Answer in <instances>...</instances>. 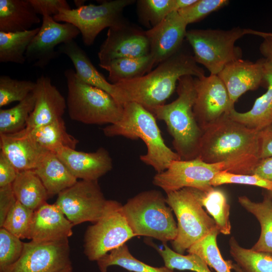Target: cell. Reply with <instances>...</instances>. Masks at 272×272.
Listing matches in <instances>:
<instances>
[{"mask_svg": "<svg viewBox=\"0 0 272 272\" xmlns=\"http://www.w3.org/2000/svg\"><path fill=\"white\" fill-rule=\"evenodd\" d=\"M213 187L224 184H239L254 185L272 190V182L254 174H236L222 171L217 174L210 183Z\"/></svg>", "mask_w": 272, "mask_h": 272, "instance_id": "cell-43", "label": "cell"}, {"mask_svg": "<svg viewBox=\"0 0 272 272\" xmlns=\"http://www.w3.org/2000/svg\"><path fill=\"white\" fill-rule=\"evenodd\" d=\"M227 0H196L193 4L178 11L187 25L198 22L229 3Z\"/></svg>", "mask_w": 272, "mask_h": 272, "instance_id": "cell-42", "label": "cell"}, {"mask_svg": "<svg viewBox=\"0 0 272 272\" xmlns=\"http://www.w3.org/2000/svg\"><path fill=\"white\" fill-rule=\"evenodd\" d=\"M35 96L33 92L12 108L0 110V134L17 132L26 127L33 111Z\"/></svg>", "mask_w": 272, "mask_h": 272, "instance_id": "cell-35", "label": "cell"}, {"mask_svg": "<svg viewBox=\"0 0 272 272\" xmlns=\"http://www.w3.org/2000/svg\"><path fill=\"white\" fill-rule=\"evenodd\" d=\"M137 6L140 21L151 28L176 11L175 0H140L137 1Z\"/></svg>", "mask_w": 272, "mask_h": 272, "instance_id": "cell-38", "label": "cell"}, {"mask_svg": "<svg viewBox=\"0 0 272 272\" xmlns=\"http://www.w3.org/2000/svg\"><path fill=\"white\" fill-rule=\"evenodd\" d=\"M230 267L231 269H233L236 272H243L236 263L231 262Z\"/></svg>", "mask_w": 272, "mask_h": 272, "instance_id": "cell-51", "label": "cell"}, {"mask_svg": "<svg viewBox=\"0 0 272 272\" xmlns=\"http://www.w3.org/2000/svg\"><path fill=\"white\" fill-rule=\"evenodd\" d=\"M25 128L43 149L54 153L63 147L75 149L79 142L67 132L62 118L37 127Z\"/></svg>", "mask_w": 272, "mask_h": 272, "instance_id": "cell-28", "label": "cell"}, {"mask_svg": "<svg viewBox=\"0 0 272 272\" xmlns=\"http://www.w3.org/2000/svg\"><path fill=\"white\" fill-rule=\"evenodd\" d=\"M272 156V125L260 131V158Z\"/></svg>", "mask_w": 272, "mask_h": 272, "instance_id": "cell-47", "label": "cell"}, {"mask_svg": "<svg viewBox=\"0 0 272 272\" xmlns=\"http://www.w3.org/2000/svg\"><path fill=\"white\" fill-rule=\"evenodd\" d=\"M264 80L267 91L256 99L250 110L239 112L233 108L229 113L233 120L259 131L272 125V62L265 58Z\"/></svg>", "mask_w": 272, "mask_h": 272, "instance_id": "cell-24", "label": "cell"}, {"mask_svg": "<svg viewBox=\"0 0 272 272\" xmlns=\"http://www.w3.org/2000/svg\"><path fill=\"white\" fill-rule=\"evenodd\" d=\"M103 131L109 137L141 139L146 144L147 151L140 156V160L152 166L157 173L166 170L173 161L181 160L166 145L153 114L136 102L124 104L121 118L116 123L105 127Z\"/></svg>", "mask_w": 272, "mask_h": 272, "instance_id": "cell-3", "label": "cell"}, {"mask_svg": "<svg viewBox=\"0 0 272 272\" xmlns=\"http://www.w3.org/2000/svg\"><path fill=\"white\" fill-rule=\"evenodd\" d=\"M187 25L178 12L174 11L158 25L146 31L150 43V54L155 65L181 49Z\"/></svg>", "mask_w": 272, "mask_h": 272, "instance_id": "cell-17", "label": "cell"}, {"mask_svg": "<svg viewBox=\"0 0 272 272\" xmlns=\"http://www.w3.org/2000/svg\"><path fill=\"white\" fill-rule=\"evenodd\" d=\"M64 75L67 87L66 106L70 117L87 124H112L123 113V105L104 91L87 84L72 69Z\"/></svg>", "mask_w": 272, "mask_h": 272, "instance_id": "cell-6", "label": "cell"}, {"mask_svg": "<svg viewBox=\"0 0 272 272\" xmlns=\"http://www.w3.org/2000/svg\"><path fill=\"white\" fill-rule=\"evenodd\" d=\"M224 168L223 163H208L197 157L175 160L166 170L154 176L153 183L166 193L185 187L206 192L213 187L211 180L219 172L224 171Z\"/></svg>", "mask_w": 272, "mask_h": 272, "instance_id": "cell-12", "label": "cell"}, {"mask_svg": "<svg viewBox=\"0 0 272 272\" xmlns=\"http://www.w3.org/2000/svg\"><path fill=\"white\" fill-rule=\"evenodd\" d=\"M73 226L54 203L45 202L34 211L27 239L43 242L68 238Z\"/></svg>", "mask_w": 272, "mask_h": 272, "instance_id": "cell-21", "label": "cell"}, {"mask_svg": "<svg viewBox=\"0 0 272 272\" xmlns=\"http://www.w3.org/2000/svg\"><path fill=\"white\" fill-rule=\"evenodd\" d=\"M57 51L60 54H63L69 57L74 64L77 75L82 81L107 92L120 104L123 105L125 103L121 90L116 84L107 81L74 40L60 45Z\"/></svg>", "mask_w": 272, "mask_h": 272, "instance_id": "cell-23", "label": "cell"}, {"mask_svg": "<svg viewBox=\"0 0 272 272\" xmlns=\"http://www.w3.org/2000/svg\"><path fill=\"white\" fill-rule=\"evenodd\" d=\"M33 170L49 196L58 194L78 181L56 154L49 151L44 155Z\"/></svg>", "mask_w": 272, "mask_h": 272, "instance_id": "cell-25", "label": "cell"}, {"mask_svg": "<svg viewBox=\"0 0 272 272\" xmlns=\"http://www.w3.org/2000/svg\"><path fill=\"white\" fill-rule=\"evenodd\" d=\"M154 247L162 257L165 266L174 270H191L195 272H211L207 263L197 255L188 253L187 255L179 254L163 244V249Z\"/></svg>", "mask_w": 272, "mask_h": 272, "instance_id": "cell-37", "label": "cell"}, {"mask_svg": "<svg viewBox=\"0 0 272 272\" xmlns=\"http://www.w3.org/2000/svg\"><path fill=\"white\" fill-rule=\"evenodd\" d=\"M36 13L43 16L53 17L63 10L71 9L65 0H29Z\"/></svg>", "mask_w": 272, "mask_h": 272, "instance_id": "cell-44", "label": "cell"}, {"mask_svg": "<svg viewBox=\"0 0 272 272\" xmlns=\"http://www.w3.org/2000/svg\"><path fill=\"white\" fill-rule=\"evenodd\" d=\"M35 96L34 109L28 119L26 128L42 126L62 118L66 101L51 79L42 75L36 81L33 91Z\"/></svg>", "mask_w": 272, "mask_h": 272, "instance_id": "cell-20", "label": "cell"}, {"mask_svg": "<svg viewBox=\"0 0 272 272\" xmlns=\"http://www.w3.org/2000/svg\"><path fill=\"white\" fill-rule=\"evenodd\" d=\"M80 34L70 23H60L52 17L43 16L41 26L26 52V61L34 66L44 68L60 54L56 46L74 40Z\"/></svg>", "mask_w": 272, "mask_h": 272, "instance_id": "cell-14", "label": "cell"}, {"mask_svg": "<svg viewBox=\"0 0 272 272\" xmlns=\"http://www.w3.org/2000/svg\"><path fill=\"white\" fill-rule=\"evenodd\" d=\"M229 244L230 254L243 272H272V254L244 248L233 236Z\"/></svg>", "mask_w": 272, "mask_h": 272, "instance_id": "cell-33", "label": "cell"}, {"mask_svg": "<svg viewBox=\"0 0 272 272\" xmlns=\"http://www.w3.org/2000/svg\"><path fill=\"white\" fill-rule=\"evenodd\" d=\"M185 76L199 78L205 76V71L193 55L180 49L143 77L115 84L121 90L126 103L136 102L151 111L165 104L180 78Z\"/></svg>", "mask_w": 272, "mask_h": 272, "instance_id": "cell-2", "label": "cell"}, {"mask_svg": "<svg viewBox=\"0 0 272 272\" xmlns=\"http://www.w3.org/2000/svg\"><path fill=\"white\" fill-rule=\"evenodd\" d=\"M203 191L185 187L166 193V202L177 220V234L171 242L173 250L183 254L193 244L216 229V224L203 208Z\"/></svg>", "mask_w": 272, "mask_h": 272, "instance_id": "cell-7", "label": "cell"}, {"mask_svg": "<svg viewBox=\"0 0 272 272\" xmlns=\"http://www.w3.org/2000/svg\"><path fill=\"white\" fill-rule=\"evenodd\" d=\"M238 202L256 217L260 225L259 238L251 249L272 254V198L265 195L261 202H255L246 196H241Z\"/></svg>", "mask_w": 272, "mask_h": 272, "instance_id": "cell-29", "label": "cell"}, {"mask_svg": "<svg viewBox=\"0 0 272 272\" xmlns=\"http://www.w3.org/2000/svg\"><path fill=\"white\" fill-rule=\"evenodd\" d=\"M107 200L98 180H81L60 192L54 204L75 226L98 221Z\"/></svg>", "mask_w": 272, "mask_h": 272, "instance_id": "cell-11", "label": "cell"}, {"mask_svg": "<svg viewBox=\"0 0 272 272\" xmlns=\"http://www.w3.org/2000/svg\"><path fill=\"white\" fill-rule=\"evenodd\" d=\"M18 171L5 155L0 151V187L12 184Z\"/></svg>", "mask_w": 272, "mask_h": 272, "instance_id": "cell-46", "label": "cell"}, {"mask_svg": "<svg viewBox=\"0 0 272 272\" xmlns=\"http://www.w3.org/2000/svg\"><path fill=\"white\" fill-rule=\"evenodd\" d=\"M267 35L271 36H272V33H267Z\"/></svg>", "mask_w": 272, "mask_h": 272, "instance_id": "cell-54", "label": "cell"}, {"mask_svg": "<svg viewBox=\"0 0 272 272\" xmlns=\"http://www.w3.org/2000/svg\"><path fill=\"white\" fill-rule=\"evenodd\" d=\"M24 242L4 228L0 229V272L15 263L23 252Z\"/></svg>", "mask_w": 272, "mask_h": 272, "instance_id": "cell-41", "label": "cell"}, {"mask_svg": "<svg viewBox=\"0 0 272 272\" xmlns=\"http://www.w3.org/2000/svg\"><path fill=\"white\" fill-rule=\"evenodd\" d=\"M39 30L36 27L23 32L0 31V62L24 64L28 47Z\"/></svg>", "mask_w": 272, "mask_h": 272, "instance_id": "cell-31", "label": "cell"}, {"mask_svg": "<svg viewBox=\"0 0 272 272\" xmlns=\"http://www.w3.org/2000/svg\"><path fill=\"white\" fill-rule=\"evenodd\" d=\"M68 238L24 242L19 259L4 272H54L71 264Z\"/></svg>", "mask_w": 272, "mask_h": 272, "instance_id": "cell-13", "label": "cell"}, {"mask_svg": "<svg viewBox=\"0 0 272 272\" xmlns=\"http://www.w3.org/2000/svg\"><path fill=\"white\" fill-rule=\"evenodd\" d=\"M178 97L174 101L159 106L150 112L166 123L173 138V145L181 160L197 158L202 130L193 111L196 97L194 79L191 76L180 78Z\"/></svg>", "mask_w": 272, "mask_h": 272, "instance_id": "cell-4", "label": "cell"}, {"mask_svg": "<svg viewBox=\"0 0 272 272\" xmlns=\"http://www.w3.org/2000/svg\"><path fill=\"white\" fill-rule=\"evenodd\" d=\"M34 212L17 200L8 212L2 227L20 239L27 238Z\"/></svg>", "mask_w": 272, "mask_h": 272, "instance_id": "cell-40", "label": "cell"}, {"mask_svg": "<svg viewBox=\"0 0 272 272\" xmlns=\"http://www.w3.org/2000/svg\"><path fill=\"white\" fill-rule=\"evenodd\" d=\"M54 272H73L72 264H70Z\"/></svg>", "mask_w": 272, "mask_h": 272, "instance_id": "cell-50", "label": "cell"}, {"mask_svg": "<svg viewBox=\"0 0 272 272\" xmlns=\"http://www.w3.org/2000/svg\"><path fill=\"white\" fill-rule=\"evenodd\" d=\"M36 82L19 80L7 75L0 77V107L21 102L33 92Z\"/></svg>", "mask_w": 272, "mask_h": 272, "instance_id": "cell-39", "label": "cell"}, {"mask_svg": "<svg viewBox=\"0 0 272 272\" xmlns=\"http://www.w3.org/2000/svg\"><path fill=\"white\" fill-rule=\"evenodd\" d=\"M0 147L18 172L34 170L47 152L31 138L26 128L14 133L0 134Z\"/></svg>", "mask_w": 272, "mask_h": 272, "instance_id": "cell-22", "label": "cell"}, {"mask_svg": "<svg viewBox=\"0 0 272 272\" xmlns=\"http://www.w3.org/2000/svg\"><path fill=\"white\" fill-rule=\"evenodd\" d=\"M101 272H107L111 265H118L133 272H174L165 265L154 267L135 258L129 252L126 243L114 249L97 261Z\"/></svg>", "mask_w": 272, "mask_h": 272, "instance_id": "cell-32", "label": "cell"}, {"mask_svg": "<svg viewBox=\"0 0 272 272\" xmlns=\"http://www.w3.org/2000/svg\"><path fill=\"white\" fill-rule=\"evenodd\" d=\"M85 1H80V0H75L74 1V4H75L76 6L77 7V8H80L84 5Z\"/></svg>", "mask_w": 272, "mask_h": 272, "instance_id": "cell-52", "label": "cell"}, {"mask_svg": "<svg viewBox=\"0 0 272 272\" xmlns=\"http://www.w3.org/2000/svg\"><path fill=\"white\" fill-rule=\"evenodd\" d=\"M55 154L77 179L98 180L113 167L109 153L102 147L89 153L63 147Z\"/></svg>", "mask_w": 272, "mask_h": 272, "instance_id": "cell-19", "label": "cell"}, {"mask_svg": "<svg viewBox=\"0 0 272 272\" xmlns=\"http://www.w3.org/2000/svg\"><path fill=\"white\" fill-rule=\"evenodd\" d=\"M264 58L256 62L239 59L226 65L218 75L225 85L231 105L248 91L254 90L264 83Z\"/></svg>", "mask_w": 272, "mask_h": 272, "instance_id": "cell-18", "label": "cell"}, {"mask_svg": "<svg viewBox=\"0 0 272 272\" xmlns=\"http://www.w3.org/2000/svg\"><path fill=\"white\" fill-rule=\"evenodd\" d=\"M122 210L135 236L153 238L163 243L176 238L177 226L172 210L160 191L140 192L122 205Z\"/></svg>", "mask_w": 272, "mask_h": 272, "instance_id": "cell-5", "label": "cell"}, {"mask_svg": "<svg viewBox=\"0 0 272 272\" xmlns=\"http://www.w3.org/2000/svg\"><path fill=\"white\" fill-rule=\"evenodd\" d=\"M252 30L235 27L230 30L192 29L185 38L191 45L197 63L205 66L210 75H218L229 63L241 59L242 50L236 41Z\"/></svg>", "mask_w": 272, "mask_h": 272, "instance_id": "cell-8", "label": "cell"}, {"mask_svg": "<svg viewBox=\"0 0 272 272\" xmlns=\"http://www.w3.org/2000/svg\"><path fill=\"white\" fill-rule=\"evenodd\" d=\"M218 229L212 231L193 244L186 251L199 256L217 272H231V260H225L218 248L217 238Z\"/></svg>", "mask_w": 272, "mask_h": 272, "instance_id": "cell-36", "label": "cell"}, {"mask_svg": "<svg viewBox=\"0 0 272 272\" xmlns=\"http://www.w3.org/2000/svg\"><path fill=\"white\" fill-rule=\"evenodd\" d=\"M12 184L0 187V227H2L7 215L17 201Z\"/></svg>", "mask_w": 272, "mask_h": 272, "instance_id": "cell-45", "label": "cell"}, {"mask_svg": "<svg viewBox=\"0 0 272 272\" xmlns=\"http://www.w3.org/2000/svg\"><path fill=\"white\" fill-rule=\"evenodd\" d=\"M196 97L193 111L202 129L234 108L223 82L218 75L194 79Z\"/></svg>", "mask_w": 272, "mask_h": 272, "instance_id": "cell-15", "label": "cell"}, {"mask_svg": "<svg viewBox=\"0 0 272 272\" xmlns=\"http://www.w3.org/2000/svg\"><path fill=\"white\" fill-rule=\"evenodd\" d=\"M134 0L103 1L98 5L89 4L74 9L63 10L53 17L58 22L69 23L78 28L84 44L92 45L104 29L124 23L122 13Z\"/></svg>", "mask_w": 272, "mask_h": 272, "instance_id": "cell-10", "label": "cell"}, {"mask_svg": "<svg viewBox=\"0 0 272 272\" xmlns=\"http://www.w3.org/2000/svg\"><path fill=\"white\" fill-rule=\"evenodd\" d=\"M259 36L264 38L260 45V51L265 59L272 62V36L260 31Z\"/></svg>", "mask_w": 272, "mask_h": 272, "instance_id": "cell-49", "label": "cell"}, {"mask_svg": "<svg viewBox=\"0 0 272 272\" xmlns=\"http://www.w3.org/2000/svg\"><path fill=\"white\" fill-rule=\"evenodd\" d=\"M134 237L124 215L122 205L116 200H107L101 218L87 229L84 253L90 260L97 261Z\"/></svg>", "mask_w": 272, "mask_h": 272, "instance_id": "cell-9", "label": "cell"}, {"mask_svg": "<svg viewBox=\"0 0 272 272\" xmlns=\"http://www.w3.org/2000/svg\"><path fill=\"white\" fill-rule=\"evenodd\" d=\"M268 195L272 198V190L268 191Z\"/></svg>", "mask_w": 272, "mask_h": 272, "instance_id": "cell-53", "label": "cell"}, {"mask_svg": "<svg viewBox=\"0 0 272 272\" xmlns=\"http://www.w3.org/2000/svg\"><path fill=\"white\" fill-rule=\"evenodd\" d=\"M201 203L213 217L220 233L229 235L231 230L230 207L224 191L213 187L208 191L203 192Z\"/></svg>", "mask_w": 272, "mask_h": 272, "instance_id": "cell-34", "label": "cell"}, {"mask_svg": "<svg viewBox=\"0 0 272 272\" xmlns=\"http://www.w3.org/2000/svg\"><path fill=\"white\" fill-rule=\"evenodd\" d=\"M252 174L272 182V156L260 159Z\"/></svg>", "mask_w": 272, "mask_h": 272, "instance_id": "cell-48", "label": "cell"}, {"mask_svg": "<svg viewBox=\"0 0 272 272\" xmlns=\"http://www.w3.org/2000/svg\"><path fill=\"white\" fill-rule=\"evenodd\" d=\"M40 22L29 0H0V31H28Z\"/></svg>", "mask_w": 272, "mask_h": 272, "instance_id": "cell-26", "label": "cell"}, {"mask_svg": "<svg viewBox=\"0 0 272 272\" xmlns=\"http://www.w3.org/2000/svg\"><path fill=\"white\" fill-rule=\"evenodd\" d=\"M197 158L224 171L252 174L260 158V131L224 115L202 129Z\"/></svg>", "mask_w": 272, "mask_h": 272, "instance_id": "cell-1", "label": "cell"}, {"mask_svg": "<svg viewBox=\"0 0 272 272\" xmlns=\"http://www.w3.org/2000/svg\"><path fill=\"white\" fill-rule=\"evenodd\" d=\"M150 46L146 31L124 22L108 29L98 56L99 65L113 59L139 57L150 54Z\"/></svg>", "mask_w": 272, "mask_h": 272, "instance_id": "cell-16", "label": "cell"}, {"mask_svg": "<svg viewBox=\"0 0 272 272\" xmlns=\"http://www.w3.org/2000/svg\"><path fill=\"white\" fill-rule=\"evenodd\" d=\"M154 66L155 63L150 54L139 57L117 58L100 65L108 71V80L113 84L142 77L151 71Z\"/></svg>", "mask_w": 272, "mask_h": 272, "instance_id": "cell-30", "label": "cell"}, {"mask_svg": "<svg viewBox=\"0 0 272 272\" xmlns=\"http://www.w3.org/2000/svg\"><path fill=\"white\" fill-rule=\"evenodd\" d=\"M12 186L17 200L33 211L46 202L49 196L34 170L18 172Z\"/></svg>", "mask_w": 272, "mask_h": 272, "instance_id": "cell-27", "label": "cell"}]
</instances>
